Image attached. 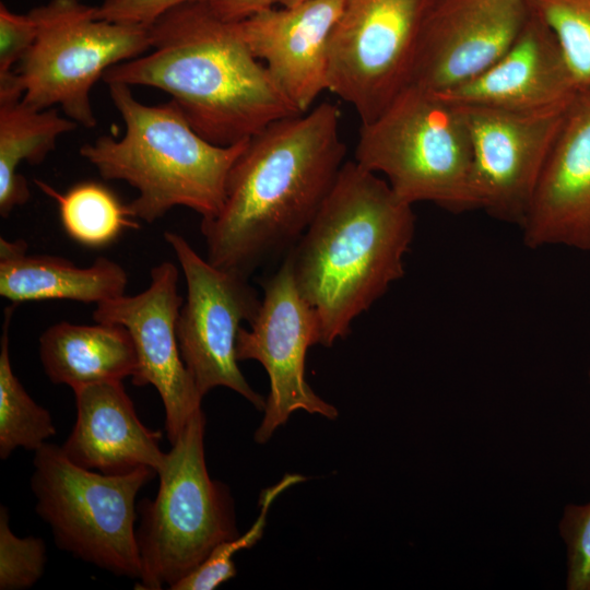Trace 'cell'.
Wrapping results in <instances>:
<instances>
[{"label":"cell","mask_w":590,"mask_h":590,"mask_svg":"<svg viewBox=\"0 0 590 590\" xmlns=\"http://www.w3.org/2000/svg\"><path fill=\"white\" fill-rule=\"evenodd\" d=\"M341 113L323 102L249 138L232 166L219 213L201 220L206 260L245 278L290 251L345 163Z\"/></svg>","instance_id":"6da1fadb"},{"label":"cell","mask_w":590,"mask_h":590,"mask_svg":"<svg viewBox=\"0 0 590 590\" xmlns=\"http://www.w3.org/2000/svg\"><path fill=\"white\" fill-rule=\"evenodd\" d=\"M152 51L109 68L103 81L161 90L209 142L228 146L300 113L246 44L238 21L209 2L177 5L151 25Z\"/></svg>","instance_id":"7a4b0ae2"},{"label":"cell","mask_w":590,"mask_h":590,"mask_svg":"<svg viewBox=\"0 0 590 590\" xmlns=\"http://www.w3.org/2000/svg\"><path fill=\"white\" fill-rule=\"evenodd\" d=\"M385 178L346 161L317 215L286 253L314 309L319 341L345 338L356 317L404 275L415 215Z\"/></svg>","instance_id":"3957f363"},{"label":"cell","mask_w":590,"mask_h":590,"mask_svg":"<svg viewBox=\"0 0 590 590\" xmlns=\"http://www.w3.org/2000/svg\"><path fill=\"white\" fill-rule=\"evenodd\" d=\"M125 123L115 139L101 135L80 148V155L107 180H121L138 190L127 204L132 217L153 223L175 206L202 220L222 208L227 177L247 141L221 146L200 135L170 99L158 105L139 102L131 86L106 84Z\"/></svg>","instance_id":"277c9868"},{"label":"cell","mask_w":590,"mask_h":590,"mask_svg":"<svg viewBox=\"0 0 590 590\" xmlns=\"http://www.w3.org/2000/svg\"><path fill=\"white\" fill-rule=\"evenodd\" d=\"M354 161L382 174L409 204L430 202L455 214L476 210L468 129L460 108L437 92L409 84L361 123Z\"/></svg>","instance_id":"5b68a950"},{"label":"cell","mask_w":590,"mask_h":590,"mask_svg":"<svg viewBox=\"0 0 590 590\" xmlns=\"http://www.w3.org/2000/svg\"><path fill=\"white\" fill-rule=\"evenodd\" d=\"M205 424L202 410L190 418L157 473L156 497L137 506L142 565L137 589H170L215 546L238 535L229 489L206 469Z\"/></svg>","instance_id":"8992f818"},{"label":"cell","mask_w":590,"mask_h":590,"mask_svg":"<svg viewBox=\"0 0 590 590\" xmlns=\"http://www.w3.org/2000/svg\"><path fill=\"white\" fill-rule=\"evenodd\" d=\"M33 465L35 509L55 544L99 569L139 580L135 498L157 473L145 467L123 474L94 472L48 442L35 451Z\"/></svg>","instance_id":"52a82bcc"},{"label":"cell","mask_w":590,"mask_h":590,"mask_svg":"<svg viewBox=\"0 0 590 590\" xmlns=\"http://www.w3.org/2000/svg\"><path fill=\"white\" fill-rule=\"evenodd\" d=\"M30 14L37 35L15 71L22 101L37 109L59 105L79 126L96 127L94 84L113 66L151 48L149 26L99 19L96 7L81 0H50Z\"/></svg>","instance_id":"ba28073f"},{"label":"cell","mask_w":590,"mask_h":590,"mask_svg":"<svg viewBox=\"0 0 590 590\" xmlns=\"http://www.w3.org/2000/svg\"><path fill=\"white\" fill-rule=\"evenodd\" d=\"M439 0H343L329 42L328 91L374 120L411 82Z\"/></svg>","instance_id":"9c48e42d"},{"label":"cell","mask_w":590,"mask_h":590,"mask_svg":"<svg viewBox=\"0 0 590 590\" xmlns=\"http://www.w3.org/2000/svg\"><path fill=\"white\" fill-rule=\"evenodd\" d=\"M164 238L181 267L186 286L176 321L181 358L202 397L216 387H227L243 396L258 410L266 400L245 379L236 357V341L241 323L256 319L261 298L249 279L221 270L201 258L174 232Z\"/></svg>","instance_id":"30bf717a"},{"label":"cell","mask_w":590,"mask_h":590,"mask_svg":"<svg viewBox=\"0 0 590 590\" xmlns=\"http://www.w3.org/2000/svg\"><path fill=\"white\" fill-rule=\"evenodd\" d=\"M262 288L259 312L249 330L240 328L236 341L237 361H258L270 379L264 416L255 433L258 444L267 442L295 411L330 420L338 416V410L305 379L306 353L318 344L319 328L314 309L297 288L287 256Z\"/></svg>","instance_id":"8fae6325"},{"label":"cell","mask_w":590,"mask_h":590,"mask_svg":"<svg viewBox=\"0 0 590 590\" xmlns=\"http://www.w3.org/2000/svg\"><path fill=\"white\" fill-rule=\"evenodd\" d=\"M457 106L471 144L476 210L521 227L568 107L526 113Z\"/></svg>","instance_id":"7c38bea8"},{"label":"cell","mask_w":590,"mask_h":590,"mask_svg":"<svg viewBox=\"0 0 590 590\" xmlns=\"http://www.w3.org/2000/svg\"><path fill=\"white\" fill-rule=\"evenodd\" d=\"M151 282L137 295L96 305L95 322L123 326L134 343L138 365L131 381L153 386L165 409V428L175 442L190 418L201 411L202 396L178 346L176 321L184 298L178 294L177 267L164 261L151 269Z\"/></svg>","instance_id":"4fadbf2b"},{"label":"cell","mask_w":590,"mask_h":590,"mask_svg":"<svg viewBox=\"0 0 590 590\" xmlns=\"http://www.w3.org/2000/svg\"><path fill=\"white\" fill-rule=\"evenodd\" d=\"M529 14L527 0H439L410 84L442 93L474 79L510 47Z\"/></svg>","instance_id":"5bb4252c"},{"label":"cell","mask_w":590,"mask_h":590,"mask_svg":"<svg viewBox=\"0 0 590 590\" xmlns=\"http://www.w3.org/2000/svg\"><path fill=\"white\" fill-rule=\"evenodd\" d=\"M270 7L240 21L251 52L304 114L328 91L329 42L343 0H303Z\"/></svg>","instance_id":"9a60e30c"},{"label":"cell","mask_w":590,"mask_h":590,"mask_svg":"<svg viewBox=\"0 0 590 590\" xmlns=\"http://www.w3.org/2000/svg\"><path fill=\"white\" fill-rule=\"evenodd\" d=\"M520 228L531 249L590 250V90L568 106Z\"/></svg>","instance_id":"2e32d148"},{"label":"cell","mask_w":590,"mask_h":590,"mask_svg":"<svg viewBox=\"0 0 590 590\" xmlns=\"http://www.w3.org/2000/svg\"><path fill=\"white\" fill-rule=\"evenodd\" d=\"M438 94L455 105L534 113L567 108L577 90L556 37L530 10L517 38L492 66Z\"/></svg>","instance_id":"e0dca14e"},{"label":"cell","mask_w":590,"mask_h":590,"mask_svg":"<svg viewBox=\"0 0 590 590\" xmlns=\"http://www.w3.org/2000/svg\"><path fill=\"white\" fill-rule=\"evenodd\" d=\"M73 392L76 420L61 446L73 463L106 474L143 467L158 473L166 457L160 448L162 433L140 421L121 381L81 386Z\"/></svg>","instance_id":"ac0fdd59"},{"label":"cell","mask_w":590,"mask_h":590,"mask_svg":"<svg viewBox=\"0 0 590 590\" xmlns=\"http://www.w3.org/2000/svg\"><path fill=\"white\" fill-rule=\"evenodd\" d=\"M24 240L0 238V295L14 305L46 299L101 304L125 295L126 270L98 257L81 268L50 255H27Z\"/></svg>","instance_id":"d6986e66"},{"label":"cell","mask_w":590,"mask_h":590,"mask_svg":"<svg viewBox=\"0 0 590 590\" xmlns=\"http://www.w3.org/2000/svg\"><path fill=\"white\" fill-rule=\"evenodd\" d=\"M39 358L52 384L74 388L122 381L137 370L138 357L129 331L121 324L57 322L39 337Z\"/></svg>","instance_id":"ffe728a7"},{"label":"cell","mask_w":590,"mask_h":590,"mask_svg":"<svg viewBox=\"0 0 590 590\" xmlns=\"http://www.w3.org/2000/svg\"><path fill=\"white\" fill-rule=\"evenodd\" d=\"M22 97L14 71L0 76L1 217H8L31 198L27 181L17 172L20 164H40L55 150L57 140L79 126L54 108L32 107Z\"/></svg>","instance_id":"44dd1931"},{"label":"cell","mask_w":590,"mask_h":590,"mask_svg":"<svg viewBox=\"0 0 590 590\" xmlns=\"http://www.w3.org/2000/svg\"><path fill=\"white\" fill-rule=\"evenodd\" d=\"M35 184L58 204L67 234L87 247L106 246L128 228H137L127 204L106 186L82 181L60 193L44 181Z\"/></svg>","instance_id":"7402d4cb"},{"label":"cell","mask_w":590,"mask_h":590,"mask_svg":"<svg viewBox=\"0 0 590 590\" xmlns=\"http://www.w3.org/2000/svg\"><path fill=\"white\" fill-rule=\"evenodd\" d=\"M17 305L5 308L0 340V458L15 449L36 451L56 434L49 412L37 404L13 373L9 355V326Z\"/></svg>","instance_id":"603a6c76"},{"label":"cell","mask_w":590,"mask_h":590,"mask_svg":"<svg viewBox=\"0 0 590 590\" xmlns=\"http://www.w3.org/2000/svg\"><path fill=\"white\" fill-rule=\"evenodd\" d=\"M553 32L577 93L590 90V0H527Z\"/></svg>","instance_id":"cb8c5ba5"},{"label":"cell","mask_w":590,"mask_h":590,"mask_svg":"<svg viewBox=\"0 0 590 590\" xmlns=\"http://www.w3.org/2000/svg\"><path fill=\"white\" fill-rule=\"evenodd\" d=\"M305 477L286 474L278 484L266 488L260 495V514L251 528L243 535L220 543L192 571L176 582L172 590H213L236 575L233 557L241 550L250 548L263 534L268 514L275 498Z\"/></svg>","instance_id":"d4e9b609"},{"label":"cell","mask_w":590,"mask_h":590,"mask_svg":"<svg viewBox=\"0 0 590 590\" xmlns=\"http://www.w3.org/2000/svg\"><path fill=\"white\" fill-rule=\"evenodd\" d=\"M46 546L40 538H19L10 529L9 514L0 508V589L31 588L43 576Z\"/></svg>","instance_id":"484cf974"},{"label":"cell","mask_w":590,"mask_h":590,"mask_svg":"<svg viewBox=\"0 0 590 590\" xmlns=\"http://www.w3.org/2000/svg\"><path fill=\"white\" fill-rule=\"evenodd\" d=\"M559 531L567 547V589L590 590V502L566 506Z\"/></svg>","instance_id":"4316f807"},{"label":"cell","mask_w":590,"mask_h":590,"mask_svg":"<svg viewBox=\"0 0 590 590\" xmlns=\"http://www.w3.org/2000/svg\"><path fill=\"white\" fill-rule=\"evenodd\" d=\"M37 26L30 14L11 11L0 4V75L13 71V66L27 54L35 42Z\"/></svg>","instance_id":"83f0119b"},{"label":"cell","mask_w":590,"mask_h":590,"mask_svg":"<svg viewBox=\"0 0 590 590\" xmlns=\"http://www.w3.org/2000/svg\"><path fill=\"white\" fill-rule=\"evenodd\" d=\"M212 0H103L96 7L99 19L151 25L166 11L188 2H211Z\"/></svg>","instance_id":"f1b7e54d"},{"label":"cell","mask_w":590,"mask_h":590,"mask_svg":"<svg viewBox=\"0 0 590 590\" xmlns=\"http://www.w3.org/2000/svg\"><path fill=\"white\" fill-rule=\"evenodd\" d=\"M278 2L279 0H212L209 4L223 19L240 21Z\"/></svg>","instance_id":"f546056e"},{"label":"cell","mask_w":590,"mask_h":590,"mask_svg":"<svg viewBox=\"0 0 590 590\" xmlns=\"http://www.w3.org/2000/svg\"><path fill=\"white\" fill-rule=\"evenodd\" d=\"M303 0H279L278 4H281V5H293L295 3H298Z\"/></svg>","instance_id":"4dcf8cb0"},{"label":"cell","mask_w":590,"mask_h":590,"mask_svg":"<svg viewBox=\"0 0 590 590\" xmlns=\"http://www.w3.org/2000/svg\"><path fill=\"white\" fill-rule=\"evenodd\" d=\"M589 379H590V373H589Z\"/></svg>","instance_id":"1f68e13d"},{"label":"cell","mask_w":590,"mask_h":590,"mask_svg":"<svg viewBox=\"0 0 590 590\" xmlns=\"http://www.w3.org/2000/svg\"><path fill=\"white\" fill-rule=\"evenodd\" d=\"M81 1H83V0H81Z\"/></svg>","instance_id":"d6a6232c"}]
</instances>
